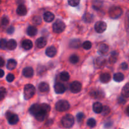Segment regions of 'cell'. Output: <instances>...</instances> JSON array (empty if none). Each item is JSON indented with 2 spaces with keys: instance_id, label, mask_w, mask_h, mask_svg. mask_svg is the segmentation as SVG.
Listing matches in <instances>:
<instances>
[{
  "instance_id": "cell-31",
  "label": "cell",
  "mask_w": 129,
  "mask_h": 129,
  "mask_svg": "<svg viewBox=\"0 0 129 129\" xmlns=\"http://www.w3.org/2000/svg\"><path fill=\"white\" fill-rule=\"evenodd\" d=\"M60 79H61L63 81H67L69 79L70 76H69V74L68 72L66 71H63L62 73H60Z\"/></svg>"
},
{
  "instance_id": "cell-38",
  "label": "cell",
  "mask_w": 129,
  "mask_h": 129,
  "mask_svg": "<svg viewBox=\"0 0 129 129\" xmlns=\"http://www.w3.org/2000/svg\"><path fill=\"white\" fill-rule=\"evenodd\" d=\"M91 47L92 44L91 42L89 41H86L83 44V47L84 48V49H85V50H89V49L91 48Z\"/></svg>"
},
{
  "instance_id": "cell-41",
  "label": "cell",
  "mask_w": 129,
  "mask_h": 129,
  "mask_svg": "<svg viewBox=\"0 0 129 129\" xmlns=\"http://www.w3.org/2000/svg\"><path fill=\"white\" fill-rule=\"evenodd\" d=\"M76 118H77V120H78V122H81L83 121V120L84 118V115L83 113H78L76 116Z\"/></svg>"
},
{
  "instance_id": "cell-21",
  "label": "cell",
  "mask_w": 129,
  "mask_h": 129,
  "mask_svg": "<svg viewBox=\"0 0 129 129\" xmlns=\"http://www.w3.org/2000/svg\"><path fill=\"white\" fill-rule=\"evenodd\" d=\"M26 33L30 37H34L37 34V28L34 26H29L28 27Z\"/></svg>"
},
{
  "instance_id": "cell-50",
  "label": "cell",
  "mask_w": 129,
  "mask_h": 129,
  "mask_svg": "<svg viewBox=\"0 0 129 129\" xmlns=\"http://www.w3.org/2000/svg\"><path fill=\"white\" fill-rule=\"evenodd\" d=\"M4 75H5V72H4V71L2 70V69H0V78H3L4 76Z\"/></svg>"
},
{
  "instance_id": "cell-17",
  "label": "cell",
  "mask_w": 129,
  "mask_h": 129,
  "mask_svg": "<svg viewBox=\"0 0 129 129\" xmlns=\"http://www.w3.org/2000/svg\"><path fill=\"white\" fill-rule=\"evenodd\" d=\"M21 45H22V47L25 50H30V49L33 47V43L30 40L26 39V40H23V41L22 42Z\"/></svg>"
},
{
  "instance_id": "cell-19",
  "label": "cell",
  "mask_w": 129,
  "mask_h": 129,
  "mask_svg": "<svg viewBox=\"0 0 129 129\" xmlns=\"http://www.w3.org/2000/svg\"><path fill=\"white\" fill-rule=\"evenodd\" d=\"M111 76L108 73H103L100 76V80L103 83H107L110 81Z\"/></svg>"
},
{
  "instance_id": "cell-11",
  "label": "cell",
  "mask_w": 129,
  "mask_h": 129,
  "mask_svg": "<svg viewBox=\"0 0 129 129\" xmlns=\"http://www.w3.org/2000/svg\"><path fill=\"white\" fill-rule=\"evenodd\" d=\"M57 50L56 48L54 46L49 47L45 50V54L49 57H54L57 54Z\"/></svg>"
},
{
  "instance_id": "cell-9",
  "label": "cell",
  "mask_w": 129,
  "mask_h": 129,
  "mask_svg": "<svg viewBox=\"0 0 129 129\" xmlns=\"http://www.w3.org/2000/svg\"><path fill=\"white\" fill-rule=\"evenodd\" d=\"M66 88L65 86L60 83H56L54 85V90H55V93L57 94H62L66 91Z\"/></svg>"
},
{
  "instance_id": "cell-27",
  "label": "cell",
  "mask_w": 129,
  "mask_h": 129,
  "mask_svg": "<svg viewBox=\"0 0 129 129\" xmlns=\"http://www.w3.org/2000/svg\"><path fill=\"white\" fill-rule=\"evenodd\" d=\"M122 96L123 97H126L128 98L129 96V84L127 83L125 86H124L122 90Z\"/></svg>"
},
{
  "instance_id": "cell-10",
  "label": "cell",
  "mask_w": 129,
  "mask_h": 129,
  "mask_svg": "<svg viewBox=\"0 0 129 129\" xmlns=\"http://www.w3.org/2000/svg\"><path fill=\"white\" fill-rule=\"evenodd\" d=\"M40 111V105L35 103V104L32 105L29 108V112L32 115L35 116Z\"/></svg>"
},
{
  "instance_id": "cell-47",
  "label": "cell",
  "mask_w": 129,
  "mask_h": 129,
  "mask_svg": "<svg viewBox=\"0 0 129 129\" xmlns=\"http://www.w3.org/2000/svg\"><path fill=\"white\" fill-rule=\"evenodd\" d=\"M14 31H15V28H14L13 26H10L8 28L7 33L9 34H13Z\"/></svg>"
},
{
  "instance_id": "cell-42",
  "label": "cell",
  "mask_w": 129,
  "mask_h": 129,
  "mask_svg": "<svg viewBox=\"0 0 129 129\" xmlns=\"http://www.w3.org/2000/svg\"><path fill=\"white\" fill-rule=\"evenodd\" d=\"M110 112V109L108 106H104V108L103 107V110H102V113H103V115H107Z\"/></svg>"
},
{
  "instance_id": "cell-8",
  "label": "cell",
  "mask_w": 129,
  "mask_h": 129,
  "mask_svg": "<svg viewBox=\"0 0 129 129\" xmlns=\"http://www.w3.org/2000/svg\"><path fill=\"white\" fill-rule=\"evenodd\" d=\"M82 89V84L79 81H74L70 84V90L73 93H78Z\"/></svg>"
},
{
  "instance_id": "cell-6",
  "label": "cell",
  "mask_w": 129,
  "mask_h": 129,
  "mask_svg": "<svg viewBox=\"0 0 129 129\" xmlns=\"http://www.w3.org/2000/svg\"><path fill=\"white\" fill-rule=\"evenodd\" d=\"M123 11L120 7L118 6H113L109 10V15L112 18H117L120 17L122 14Z\"/></svg>"
},
{
  "instance_id": "cell-30",
  "label": "cell",
  "mask_w": 129,
  "mask_h": 129,
  "mask_svg": "<svg viewBox=\"0 0 129 129\" xmlns=\"http://www.w3.org/2000/svg\"><path fill=\"white\" fill-rule=\"evenodd\" d=\"M40 110L42 111L43 112H44L45 113L47 114L50 110V107L49 105L47 104V103H42V105H40Z\"/></svg>"
},
{
  "instance_id": "cell-16",
  "label": "cell",
  "mask_w": 129,
  "mask_h": 129,
  "mask_svg": "<svg viewBox=\"0 0 129 129\" xmlns=\"http://www.w3.org/2000/svg\"><path fill=\"white\" fill-rule=\"evenodd\" d=\"M54 18H55V16H54V14L50 11H47L44 14V20L46 22H52L54 20Z\"/></svg>"
},
{
  "instance_id": "cell-4",
  "label": "cell",
  "mask_w": 129,
  "mask_h": 129,
  "mask_svg": "<svg viewBox=\"0 0 129 129\" xmlns=\"http://www.w3.org/2000/svg\"><path fill=\"white\" fill-rule=\"evenodd\" d=\"M70 108V104L66 100H60L55 104V109L58 112H66Z\"/></svg>"
},
{
  "instance_id": "cell-49",
  "label": "cell",
  "mask_w": 129,
  "mask_h": 129,
  "mask_svg": "<svg viewBox=\"0 0 129 129\" xmlns=\"http://www.w3.org/2000/svg\"><path fill=\"white\" fill-rule=\"evenodd\" d=\"M112 123H110V122H108V123H105V128H110V127H112Z\"/></svg>"
},
{
  "instance_id": "cell-1",
  "label": "cell",
  "mask_w": 129,
  "mask_h": 129,
  "mask_svg": "<svg viewBox=\"0 0 129 129\" xmlns=\"http://www.w3.org/2000/svg\"><path fill=\"white\" fill-rule=\"evenodd\" d=\"M35 93V88L31 84H28L24 88V97L25 100H29L32 98Z\"/></svg>"
},
{
  "instance_id": "cell-29",
  "label": "cell",
  "mask_w": 129,
  "mask_h": 129,
  "mask_svg": "<svg viewBox=\"0 0 129 129\" xmlns=\"http://www.w3.org/2000/svg\"><path fill=\"white\" fill-rule=\"evenodd\" d=\"M96 65L98 66L99 68H101V67L105 65L106 64V59H104L103 57H98L97 58L96 60Z\"/></svg>"
},
{
  "instance_id": "cell-32",
  "label": "cell",
  "mask_w": 129,
  "mask_h": 129,
  "mask_svg": "<svg viewBox=\"0 0 129 129\" xmlns=\"http://www.w3.org/2000/svg\"><path fill=\"white\" fill-rule=\"evenodd\" d=\"M117 59H118V53L117 52H113L111 54V56L109 59L110 62L113 64L117 62Z\"/></svg>"
},
{
  "instance_id": "cell-20",
  "label": "cell",
  "mask_w": 129,
  "mask_h": 129,
  "mask_svg": "<svg viewBox=\"0 0 129 129\" xmlns=\"http://www.w3.org/2000/svg\"><path fill=\"white\" fill-rule=\"evenodd\" d=\"M93 110L96 113H102L103 110V105L100 102H95L93 105Z\"/></svg>"
},
{
  "instance_id": "cell-2",
  "label": "cell",
  "mask_w": 129,
  "mask_h": 129,
  "mask_svg": "<svg viewBox=\"0 0 129 129\" xmlns=\"http://www.w3.org/2000/svg\"><path fill=\"white\" fill-rule=\"evenodd\" d=\"M62 124L65 128H69L73 127L74 124V118L71 114H68L62 118Z\"/></svg>"
},
{
  "instance_id": "cell-43",
  "label": "cell",
  "mask_w": 129,
  "mask_h": 129,
  "mask_svg": "<svg viewBox=\"0 0 129 129\" xmlns=\"http://www.w3.org/2000/svg\"><path fill=\"white\" fill-rule=\"evenodd\" d=\"M14 79H15V76L13 74H11V73H10V74H8L6 76V80H7L8 82L11 83V82L13 81Z\"/></svg>"
},
{
  "instance_id": "cell-46",
  "label": "cell",
  "mask_w": 129,
  "mask_h": 129,
  "mask_svg": "<svg viewBox=\"0 0 129 129\" xmlns=\"http://www.w3.org/2000/svg\"><path fill=\"white\" fill-rule=\"evenodd\" d=\"M121 68L123 70L125 71L128 69V64L126 62H123L122 64H121Z\"/></svg>"
},
{
  "instance_id": "cell-25",
  "label": "cell",
  "mask_w": 129,
  "mask_h": 129,
  "mask_svg": "<svg viewBox=\"0 0 129 129\" xmlns=\"http://www.w3.org/2000/svg\"><path fill=\"white\" fill-rule=\"evenodd\" d=\"M124 79V75L121 73H117L113 75V80L116 82H122Z\"/></svg>"
},
{
  "instance_id": "cell-33",
  "label": "cell",
  "mask_w": 129,
  "mask_h": 129,
  "mask_svg": "<svg viewBox=\"0 0 129 129\" xmlns=\"http://www.w3.org/2000/svg\"><path fill=\"white\" fill-rule=\"evenodd\" d=\"M83 19H84V21L86 23H90L91 22L92 20L93 19V16L90 13H86L83 16Z\"/></svg>"
},
{
  "instance_id": "cell-28",
  "label": "cell",
  "mask_w": 129,
  "mask_h": 129,
  "mask_svg": "<svg viewBox=\"0 0 129 129\" xmlns=\"http://www.w3.org/2000/svg\"><path fill=\"white\" fill-rule=\"evenodd\" d=\"M69 46L71 48L78 49L80 46V40H78V39H74V40H71L70 44H69Z\"/></svg>"
},
{
  "instance_id": "cell-34",
  "label": "cell",
  "mask_w": 129,
  "mask_h": 129,
  "mask_svg": "<svg viewBox=\"0 0 129 129\" xmlns=\"http://www.w3.org/2000/svg\"><path fill=\"white\" fill-rule=\"evenodd\" d=\"M87 125L90 128H94L96 126V120L94 118H89L87 121Z\"/></svg>"
},
{
  "instance_id": "cell-26",
  "label": "cell",
  "mask_w": 129,
  "mask_h": 129,
  "mask_svg": "<svg viewBox=\"0 0 129 129\" xmlns=\"http://www.w3.org/2000/svg\"><path fill=\"white\" fill-rule=\"evenodd\" d=\"M46 115H47L46 113H45L44 112H43L42 111L40 110V112H39V113H38L35 116V117L38 121H39V122H42V121H44V119H45Z\"/></svg>"
},
{
  "instance_id": "cell-40",
  "label": "cell",
  "mask_w": 129,
  "mask_h": 129,
  "mask_svg": "<svg viewBox=\"0 0 129 129\" xmlns=\"http://www.w3.org/2000/svg\"><path fill=\"white\" fill-rule=\"evenodd\" d=\"M6 40L5 39H1L0 40V49H6Z\"/></svg>"
},
{
  "instance_id": "cell-22",
  "label": "cell",
  "mask_w": 129,
  "mask_h": 129,
  "mask_svg": "<svg viewBox=\"0 0 129 129\" xmlns=\"http://www.w3.org/2000/svg\"><path fill=\"white\" fill-rule=\"evenodd\" d=\"M16 66H17V62L15 59H10L8 60L6 68L9 70H13V69H15Z\"/></svg>"
},
{
  "instance_id": "cell-15",
  "label": "cell",
  "mask_w": 129,
  "mask_h": 129,
  "mask_svg": "<svg viewBox=\"0 0 129 129\" xmlns=\"http://www.w3.org/2000/svg\"><path fill=\"white\" fill-rule=\"evenodd\" d=\"M36 46L39 49L44 48L47 44V40L44 37H40L36 40Z\"/></svg>"
},
{
  "instance_id": "cell-5",
  "label": "cell",
  "mask_w": 129,
  "mask_h": 129,
  "mask_svg": "<svg viewBox=\"0 0 129 129\" xmlns=\"http://www.w3.org/2000/svg\"><path fill=\"white\" fill-rule=\"evenodd\" d=\"M6 117L7 118L8 123L11 125H15L19 122L18 116L15 113L10 112V111L6 112Z\"/></svg>"
},
{
  "instance_id": "cell-13",
  "label": "cell",
  "mask_w": 129,
  "mask_h": 129,
  "mask_svg": "<svg viewBox=\"0 0 129 129\" xmlns=\"http://www.w3.org/2000/svg\"><path fill=\"white\" fill-rule=\"evenodd\" d=\"M16 13L19 16H25L27 14V9L24 5H20L16 9Z\"/></svg>"
},
{
  "instance_id": "cell-37",
  "label": "cell",
  "mask_w": 129,
  "mask_h": 129,
  "mask_svg": "<svg viewBox=\"0 0 129 129\" xmlns=\"http://www.w3.org/2000/svg\"><path fill=\"white\" fill-rule=\"evenodd\" d=\"M6 94V89L4 87H0V101L5 98Z\"/></svg>"
},
{
  "instance_id": "cell-35",
  "label": "cell",
  "mask_w": 129,
  "mask_h": 129,
  "mask_svg": "<svg viewBox=\"0 0 129 129\" xmlns=\"http://www.w3.org/2000/svg\"><path fill=\"white\" fill-rule=\"evenodd\" d=\"M32 22L34 25H39L42 23V18L40 16H35L32 19Z\"/></svg>"
},
{
  "instance_id": "cell-36",
  "label": "cell",
  "mask_w": 129,
  "mask_h": 129,
  "mask_svg": "<svg viewBox=\"0 0 129 129\" xmlns=\"http://www.w3.org/2000/svg\"><path fill=\"white\" fill-rule=\"evenodd\" d=\"M69 61L72 64H76L79 62V57L76 55H72L69 57Z\"/></svg>"
},
{
  "instance_id": "cell-3",
  "label": "cell",
  "mask_w": 129,
  "mask_h": 129,
  "mask_svg": "<svg viewBox=\"0 0 129 129\" xmlns=\"http://www.w3.org/2000/svg\"><path fill=\"white\" fill-rule=\"evenodd\" d=\"M65 28V23L60 20H57L52 25V30L55 34H60L63 32Z\"/></svg>"
},
{
  "instance_id": "cell-7",
  "label": "cell",
  "mask_w": 129,
  "mask_h": 129,
  "mask_svg": "<svg viewBox=\"0 0 129 129\" xmlns=\"http://www.w3.org/2000/svg\"><path fill=\"white\" fill-rule=\"evenodd\" d=\"M107 28V25L105 22L102 21H97L94 25V29L96 31V32L99 34L104 32Z\"/></svg>"
},
{
  "instance_id": "cell-39",
  "label": "cell",
  "mask_w": 129,
  "mask_h": 129,
  "mask_svg": "<svg viewBox=\"0 0 129 129\" xmlns=\"http://www.w3.org/2000/svg\"><path fill=\"white\" fill-rule=\"evenodd\" d=\"M80 1L79 0H69L68 4L71 6H76L79 4Z\"/></svg>"
},
{
  "instance_id": "cell-12",
  "label": "cell",
  "mask_w": 129,
  "mask_h": 129,
  "mask_svg": "<svg viewBox=\"0 0 129 129\" xmlns=\"http://www.w3.org/2000/svg\"><path fill=\"white\" fill-rule=\"evenodd\" d=\"M22 74L25 78H31L34 76V69L31 67H26V68L23 69L22 71Z\"/></svg>"
},
{
  "instance_id": "cell-44",
  "label": "cell",
  "mask_w": 129,
  "mask_h": 129,
  "mask_svg": "<svg viewBox=\"0 0 129 129\" xmlns=\"http://www.w3.org/2000/svg\"><path fill=\"white\" fill-rule=\"evenodd\" d=\"M9 23V19L7 17H3L1 19V24L4 26H6Z\"/></svg>"
},
{
  "instance_id": "cell-48",
  "label": "cell",
  "mask_w": 129,
  "mask_h": 129,
  "mask_svg": "<svg viewBox=\"0 0 129 129\" xmlns=\"http://www.w3.org/2000/svg\"><path fill=\"white\" fill-rule=\"evenodd\" d=\"M5 61L3 59V58L0 57V67H3L4 66H5Z\"/></svg>"
},
{
  "instance_id": "cell-14",
  "label": "cell",
  "mask_w": 129,
  "mask_h": 129,
  "mask_svg": "<svg viewBox=\"0 0 129 129\" xmlns=\"http://www.w3.org/2000/svg\"><path fill=\"white\" fill-rule=\"evenodd\" d=\"M16 46H17V43H16V40L14 39H10L6 42V49L10 50H13L15 49Z\"/></svg>"
},
{
  "instance_id": "cell-18",
  "label": "cell",
  "mask_w": 129,
  "mask_h": 129,
  "mask_svg": "<svg viewBox=\"0 0 129 129\" xmlns=\"http://www.w3.org/2000/svg\"><path fill=\"white\" fill-rule=\"evenodd\" d=\"M49 85L47 83L45 82H42L39 84V90L42 93H45V92L49 91Z\"/></svg>"
},
{
  "instance_id": "cell-24",
  "label": "cell",
  "mask_w": 129,
  "mask_h": 129,
  "mask_svg": "<svg viewBox=\"0 0 129 129\" xmlns=\"http://www.w3.org/2000/svg\"><path fill=\"white\" fill-rule=\"evenodd\" d=\"M109 47L107 44H102L98 48V52L101 54H105L108 52Z\"/></svg>"
},
{
  "instance_id": "cell-45",
  "label": "cell",
  "mask_w": 129,
  "mask_h": 129,
  "mask_svg": "<svg viewBox=\"0 0 129 129\" xmlns=\"http://www.w3.org/2000/svg\"><path fill=\"white\" fill-rule=\"evenodd\" d=\"M118 103H120V104L123 105V104H125L126 102H127V100L125 99L124 97L120 96V97H119V98H118Z\"/></svg>"
},
{
  "instance_id": "cell-23",
  "label": "cell",
  "mask_w": 129,
  "mask_h": 129,
  "mask_svg": "<svg viewBox=\"0 0 129 129\" xmlns=\"http://www.w3.org/2000/svg\"><path fill=\"white\" fill-rule=\"evenodd\" d=\"M91 96L93 98H100L103 96V94L102 91L98 90H93L89 93Z\"/></svg>"
}]
</instances>
